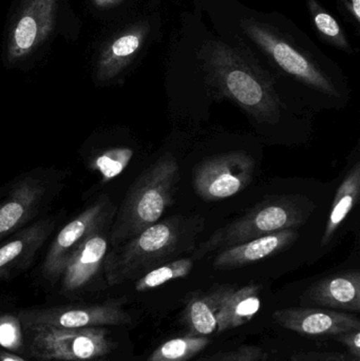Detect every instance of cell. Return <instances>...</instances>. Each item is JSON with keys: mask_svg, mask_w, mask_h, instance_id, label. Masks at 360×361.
<instances>
[{"mask_svg": "<svg viewBox=\"0 0 360 361\" xmlns=\"http://www.w3.org/2000/svg\"><path fill=\"white\" fill-rule=\"evenodd\" d=\"M203 63L211 86L258 122L275 123L283 103L271 76L242 50L215 40L205 44Z\"/></svg>", "mask_w": 360, "mask_h": 361, "instance_id": "1", "label": "cell"}, {"mask_svg": "<svg viewBox=\"0 0 360 361\" xmlns=\"http://www.w3.org/2000/svg\"><path fill=\"white\" fill-rule=\"evenodd\" d=\"M180 179L173 154H164L146 169L129 189L110 228V247H116L156 224L175 203Z\"/></svg>", "mask_w": 360, "mask_h": 361, "instance_id": "2", "label": "cell"}, {"mask_svg": "<svg viewBox=\"0 0 360 361\" xmlns=\"http://www.w3.org/2000/svg\"><path fill=\"white\" fill-rule=\"evenodd\" d=\"M185 223L179 216L156 222L116 247H110L103 273L109 286L139 279L150 269L164 264L185 238Z\"/></svg>", "mask_w": 360, "mask_h": 361, "instance_id": "3", "label": "cell"}, {"mask_svg": "<svg viewBox=\"0 0 360 361\" xmlns=\"http://www.w3.org/2000/svg\"><path fill=\"white\" fill-rule=\"evenodd\" d=\"M313 209L308 200L294 195L266 200L238 220L217 229L196 248L192 260L270 233L296 228L306 222Z\"/></svg>", "mask_w": 360, "mask_h": 361, "instance_id": "4", "label": "cell"}, {"mask_svg": "<svg viewBox=\"0 0 360 361\" xmlns=\"http://www.w3.org/2000/svg\"><path fill=\"white\" fill-rule=\"evenodd\" d=\"M29 352L42 361H80L107 355L114 348L103 326L84 329L32 328Z\"/></svg>", "mask_w": 360, "mask_h": 361, "instance_id": "5", "label": "cell"}, {"mask_svg": "<svg viewBox=\"0 0 360 361\" xmlns=\"http://www.w3.org/2000/svg\"><path fill=\"white\" fill-rule=\"evenodd\" d=\"M59 171L25 173L11 185L0 203V243L31 224L44 206L61 190Z\"/></svg>", "mask_w": 360, "mask_h": 361, "instance_id": "6", "label": "cell"}, {"mask_svg": "<svg viewBox=\"0 0 360 361\" xmlns=\"http://www.w3.org/2000/svg\"><path fill=\"white\" fill-rule=\"evenodd\" d=\"M241 25L247 35L283 72L318 92L332 97H340L329 76L276 30L255 19H244Z\"/></svg>", "mask_w": 360, "mask_h": 361, "instance_id": "7", "label": "cell"}, {"mask_svg": "<svg viewBox=\"0 0 360 361\" xmlns=\"http://www.w3.org/2000/svg\"><path fill=\"white\" fill-rule=\"evenodd\" d=\"M116 210L111 199L103 195L66 224L49 246L42 263L44 277L52 283L58 281L72 255L93 233L112 224Z\"/></svg>", "mask_w": 360, "mask_h": 361, "instance_id": "8", "label": "cell"}, {"mask_svg": "<svg viewBox=\"0 0 360 361\" xmlns=\"http://www.w3.org/2000/svg\"><path fill=\"white\" fill-rule=\"evenodd\" d=\"M255 162L244 152H230L207 159L194 169V185L207 202L228 199L252 182Z\"/></svg>", "mask_w": 360, "mask_h": 361, "instance_id": "9", "label": "cell"}, {"mask_svg": "<svg viewBox=\"0 0 360 361\" xmlns=\"http://www.w3.org/2000/svg\"><path fill=\"white\" fill-rule=\"evenodd\" d=\"M18 319L25 329H84L123 326L131 322L130 315L118 300L103 305L27 310L19 312Z\"/></svg>", "mask_w": 360, "mask_h": 361, "instance_id": "10", "label": "cell"}, {"mask_svg": "<svg viewBox=\"0 0 360 361\" xmlns=\"http://www.w3.org/2000/svg\"><path fill=\"white\" fill-rule=\"evenodd\" d=\"M57 0H25L8 31L6 57L18 63L48 39L56 20Z\"/></svg>", "mask_w": 360, "mask_h": 361, "instance_id": "11", "label": "cell"}, {"mask_svg": "<svg viewBox=\"0 0 360 361\" xmlns=\"http://www.w3.org/2000/svg\"><path fill=\"white\" fill-rule=\"evenodd\" d=\"M273 320L287 330L312 338H329L360 330L356 316L323 307H289L273 313Z\"/></svg>", "mask_w": 360, "mask_h": 361, "instance_id": "12", "label": "cell"}, {"mask_svg": "<svg viewBox=\"0 0 360 361\" xmlns=\"http://www.w3.org/2000/svg\"><path fill=\"white\" fill-rule=\"evenodd\" d=\"M111 225L93 233L72 255L59 278L63 293L70 294L84 290L103 271L110 250Z\"/></svg>", "mask_w": 360, "mask_h": 361, "instance_id": "13", "label": "cell"}, {"mask_svg": "<svg viewBox=\"0 0 360 361\" xmlns=\"http://www.w3.org/2000/svg\"><path fill=\"white\" fill-rule=\"evenodd\" d=\"M53 218H42L8 237L0 245V280L27 269L55 228Z\"/></svg>", "mask_w": 360, "mask_h": 361, "instance_id": "14", "label": "cell"}, {"mask_svg": "<svg viewBox=\"0 0 360 361\" xmlns=\"http://www.w3.org/2000/svg\"><path fill=\"white\" fill-rule=\"evenodd\" d=\"M149 30L147 23H135L108 42L97 59L95 80L105 84L118 78L141 52Z\"/></svg>", "mask_w": 360, "mask_h": 361, "instance_id": "15", "label": "cell"}, {"mask_svg": "<svg viewBox=\"0 0 360 361\" xmlns=\"http://www.w3.org/2000/svg\"><path fill=\"white\" fill-rule=\"evenodd\" d=\"M306 305L347 313L360 312V274L342 271L319 280L302 298Z\"/></svg>", "mask_w": 360, "mask_h": 361, "instance_id": "16", "label": "cell"}, {"mask_svg": "<svg viewBox=\"0 0 360 361\" xmlns=\"http://www.w3.org/2000/svg\"><path fill=\"white\" fill-rule=\"evenodd\" d=\"M297 239L298 233L295 229H285L270 233L220 250L213 259V265L217 269L247 267L279 254L295 243Z\"/></svg>", "mask_w": 360, "mask_h": 361, "instance_id": "17", "label": "cell"}, {"mask_svg": "<svg viewBox=\"0 0 360 361\" xmlns=\"http://www.w3.org/2000/svg\"><path fill=\"white\" fill-rule=\"evenodd\" d=\"M234 290L235 286L225 284L188 295L183 311V324L187 334L209 336L216 332L222 303Z\"/></svg>", "mask_w": 360, "mask_h": 361, "instance_id": "18", "label": "cell"}, {"mask_svg": "<svg viewBox=\"0 0 360 361\" xmlns=\"http://www.w3.org/2000/svg\"><path fill=\"white\" fill-rule=\"evenodd\" d=\"M261 288L258 284L235 288L222 303L218 314L217 332L234 330L251 322L261 307Z\"/></svg>", "mask_w": 360, "mask_h": 361, "instance_id": "19", "label": "cell"}, {"mask_svg": "<svg viewBox=\"0 0 360 361\" xmlns=\"http://www.w3.org/2000/svg\"><path fill=\"white\" fill-rule=\"evenodd\" d=\"M360 192V164L356 163L349 171L338 187L337 192L332 204L331 212L327 221L325 233L321 239V247H325L331 242L332 238L346 220L351 210L359 201Z\"/></svg>", "mask_w": 360, "mask_h": 361, "instance_id": "20", "label": "cell"}, {"mask_svg": "<svg viewBox=\"0 0 360 361\" xmlns=\"http://www.w3.org/2000/svg\"><path fill=\"white\" fill-rule=\"evenodd\" d=\"M209 343V336L186 334L159 345L147 361H188L201 353Z\"/></svg>", "mask_w": 360, "mask_h": 361, "instance_id": "21", "label": "cell"}, {"mask_svg": "<svg viewBox=\"0 0 360 361\" xmlns=\"http://www.w3.org/2000/svg\"><path fill=\"white\" fill-rule=\"evenodd\" d=\"M192 258L178 259L164 263L141 276L135 282V290L137 292H146L160 288L163 284L168 283L173 280L187 277L192 273Z\"/></svg>", "mask_w": 360, "mask_h": 361, "instance_id": "22", "label": "cell"}, {"mask_svg": "<svg viewBox=\"0 0 360 361\" xmlns=\"http://www.w3.org/2000/svg\"><path fill=\"white\" fill-rule=\"evenodd\" d=\"M309 8L312 14L315 27L323 37L333 46L350 52L351 47L347 39L346 34L338 25L336 19L327 11L323 10V6L316 0H309Z\"/></svg>", "mask_w": 360, "mask_h": 361, "instance_id": "23", "label": "cell"}, {"mask_svg": "<svg viewBox=\"0 0 360 361\" xmlns=\"http://www.w3.org/2000/svg\"><path fill=\"white\" fill-rule=\"evenodd\" d=\"M132 157L133 152L129 148H111L95 159L93 169L101 176L104 182H108L120 176L126 169Z\"/></svg>", "mask_w": 360, "mask_h": 361, "instance_id": "24", "label": "cell"}, {"mask_svg": "<svg viewBox=\"0 0 360 361\" xmlns=\"http://www.w3.org/2000/svg\"><path fill=\"white\" fill-rule=\"evenodd\" d=\"M0 345L8 351H20L23 345V336L18 317L12 315L0 317Z\"/></svg>", "mask_w": 360, "mask_h": 361, "instance_id": "25", "label": "cell"}, {"mask_svg": "<svg viewBox=\"0 0 360 361\" xmlns=\"http://www.w3.org/2000/svg\"><path fill=\"white\" fill-rule=\"evenodd\" d=\"M263 352L257 345H241L230 351L219 352L201 361H260Z\"/></svg>", "mask_w": 360, "mask_h": 361, "instance_id": "26", "label": "cell"}, {"mask_svg": "<svg viewBox=\"0 0 360 361\" xmlns=\"http://www.w3.org/2000/svg\"><path fill=\"white\" fill-rule=\"evenodd\" d=\"M287 361H357L350 354L344 353H298Z\"/></svg>", "mask_w": 360, "mask_h": 361, "instance_id": "27", "label": "cell"}, {"mask_svg": "<svg viewBox=\"0 0 360 361\" xmlns=\"http://www.w3.org/2000/svg\"><path fill=\"white\" fill-rule=\"evenodd\" d=\"M334 338L348 349L349 354L355 360L360 361V330L342 333Z\"/></svg>", "mask_w": 360, "mask_h": 361, "instance_id": "28", "label": "cell"}, {"mask_svg": "<svg viewBox=\"0 0 360 361\" xmlns=\"http://www.w3.org/2000/svg\"><path fill=\"white\" fill-rule=\"evenodd\" d=\"M349 8H350V13L352 16L354 17L355 20L357 23L360 21V0H350L349 4Z\"/></svg>", "mask_w": 360, "mask_h": 361, "instance_id": "29", "label": "cell"}, {"mask_svg": "<svg viewBox=\"0 0 360 361\" xmlns=\"http://www.w3.org/2000/svg\"><path fill=\"white\" fill-rule=\"evenodd\" d=\"M0 361H25L19 356L14 355L12 353H8V352H0Z\"/></svg>", "mask_w": 360, "mask_h": 361, "instance_id": "30", "label": "cell"}, {"mask_svg": "<svg viewBox=\"0 0 360 361\" xmlns=\"http://www.w3.org/2000/svg\"><path fill=\"white\" fill-rule=\"evenodd\" d=\"M95 4L99 6H111V4H116V2L120 1V0H94Z\"/></svg>", "mask_w": 360, "mask_h": 361, "instance_id": "31", "label": "cell"}]
</instances>
